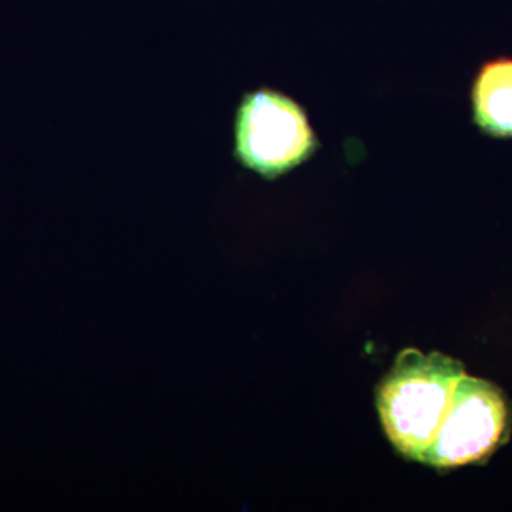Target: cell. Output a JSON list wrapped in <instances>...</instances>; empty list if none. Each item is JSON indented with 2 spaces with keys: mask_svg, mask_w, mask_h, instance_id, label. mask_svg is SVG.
Here are the masks:
<instances>
[{
  "mask_svg": "<svg viewBox=\"0 0 512 512\" xmlns=\"http://www.w3.org/2000/svg\"><path fill=\"white\" fill-rule=\"evenodd\" d=\"M319 147L308 113L288 94L261 87L239 101L234 157L252 173L276 180L308 163Z\"/></svg>",
  "mask_w": 512,
  "mask_h": 512,
  "instance_id": "obj_2",
  "label": "cell"
},
{
  "mask_svg": "<svg viewBox=\"0 0 512 512\" xmlns=\"http://www.w3.org/2000/svg\"><path fill=\"white\" fill-rule=\"evenodd\" d=\"M471 113L485 136L512 138V57H497L481 64L470 92Z\"/></svg>",
  "mask_w": 512,
  "mask_h": 512,
  "instance_id": "obj_4",
  "label": "cell"
},
{
  "mask_svg": "<svg viewBox=\"0 0 512 512\" xmlns=\"http://www.w3.org/2000/svg\"><path fill=\"white\" fill-rule=\"evenodd\" d=\"M507 399L495 384L464 376L421 463L448 470L487 460L510 436Z\"/></svg>",
  "mask_w": 512,
  "mask_h": 512,
  "instance_id": "obj_3",
  "label": "cell"
},
{
  "mask_svg": "<svg viewBox=\"0 0 512 512\" xmlns=\"http://www.w3.org/2000/svg\"><path fill=\"white\" fill-rule=\"evenodd\" d=\"M461 362L433 352L404 349L377 389V410L387 437L407 460L423 461L448 412Z\"/></svg>",
  "mask_w": 512,
  "mask_h": 512,
  "instance_id": "obj_1",
  "label": "cell"
}]
</instances>
